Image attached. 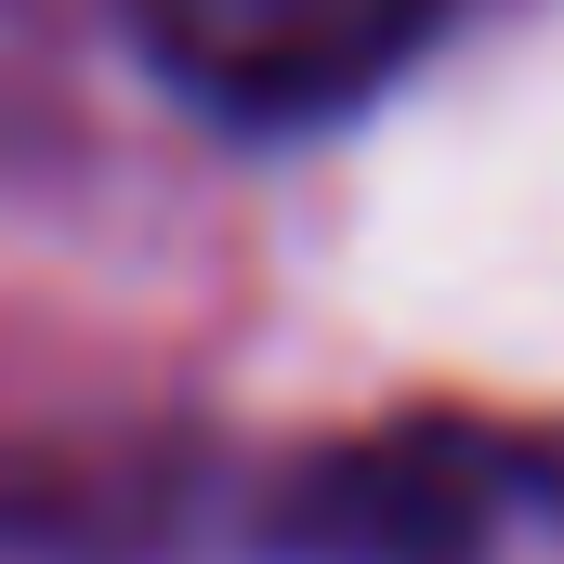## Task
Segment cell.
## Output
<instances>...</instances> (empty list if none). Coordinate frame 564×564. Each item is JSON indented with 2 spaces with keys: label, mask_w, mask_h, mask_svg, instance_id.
Returning a JSON list of instances; mask_svg holds the SVG:
<instances>
[{
  "label": "cell",
  "mask_w": 564,
  "mask_h": 564,
  "mask_svg": "<svg viewBox=\"0 0 564 564\" xmlns=\"http://www.w3.org/2000/svg\"><path fill=\"white\" fill-rule=\"evenodd\" d=\"M119 13L144 66L224 132L341 119L446 26V0H119Z\"/></svg>",
  "instance_id": "6da1fadb"
}]
</instances>
